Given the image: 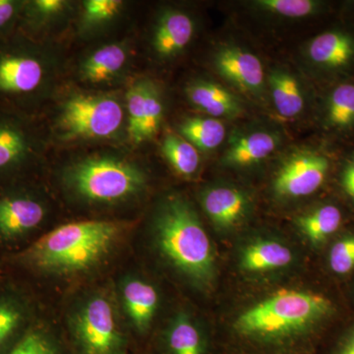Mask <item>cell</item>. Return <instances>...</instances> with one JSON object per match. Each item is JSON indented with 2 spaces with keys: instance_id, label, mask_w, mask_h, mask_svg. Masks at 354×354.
Returning a JSON list of instances; mask_svg holds the SVG:
<instances>
[{
  "instance_id": "17",
  "label": "cell",
  "mask_w": 354,
  "mask_h": 354,
  "mask_svg": "<svg viewBox=\"0 0 354 354\" xmlns=\"http://www.w3.org/2000/svg\"><path fill=\"white\" fill-rule=\"evenodd\" d=\"M185 93L195 108L216 120L237 118L243 113L239 97L220 84L195 80L188 84Z\"/></svg>"
},
{
  "instance_id": "3",
  "label": "cell",
  "mask_w": 354,
  "mask_h": 354,
  "mask_svg": "<svg viewBox=\"0 0 354 354\" xmlns=\"http://www.w3.org/2000/svg\"><path fill=\"white\" fill-rule=\"evenodd\" d=\"M158 252L181 276L207 288L216 276L213 245L192 205L179 194L165 197L153 221Z\"/></svg>"
},
{
  "instance_id": "28",
  "label": "cell",
  "mask_w": 354,
  "mask_h": 354,
  "mask_svg": "<svg viewBox=\"0 0 354 354\" xmlns=\"http://www.w3.org/2000/svg\"><path fill=\"white\" fill-rule=\"evenodd\" d=\"M148 79H140L132 84L128 88L127 95V106L128 114V134L133 143H141L142 122H143L144 106L147 90H148Z\"/></svg>"
},
{
  "instance_id": "32",
  "label": "cell",
  "mask_w": 354,
  "mask_h": 354,
  "mask_svg": "<svg viewBox=\"0 0 354 354\" xmlns=\"http://www.w3.org/2000/svg\"><path fill=\"white\" fill-rule=\"evenodd\" d=\"M330 267L339 274H348L354 269V235L337 241L330 252Z\"/></svg>"
},
{
  "instance_id": "33",
  "label": "cell",
  "mask_w": 354,
  "mask_h": 354,
  "mask_svg": "<svg viewBox=\"0 0 354 354\" xmlns=\"http://www.w3.org/2000/svg\"><path fill=\"white\" fill-rule=\"evenodd\" d=\"M25 4V0H0V41L16 34Z\"/></svg>"
},
{
  "instance_id": "22",
  "label": "cell",
  "mask_w": 354,
  "mask_h": 354,
  "mask_svg": "<svg viewBox=\"0 0 354 354\" xmlns=\"http://www.w3.org/2000/svg\"><path fill=\"white\" fill-rule=\"evenodd\" d=\"M292 260V252L288 247L277 241H261L244 249L241 265L245 271L265 272L285 268Z\"/></svg>"
},
{
  "instance_id": "26",
  "label": "cell",
  "mask_w": 354,
  "mask_h": 354,
  "mask_svg": "<svg viewBox=\"0 0 354 354\" xmlns=\"http://www.w3.org/2000/svg\"><path fill=\"white\" fill-rule=\"evenodd\" d=\"M162 152L172 169L183 176L196 174L200 167L198 150L187 140L174 133H167L162 142Z\"/></svg>"
},
{
  "instance_id": "30",
  "label": "cell",
  "mask_w": 354,
  "mask_h": 354,
  "mask_svg": "<svg viewBox=\"0 0 354 354\" xmlns=\"http://www.w3.org/2000/svg\"><path fill=\"white\" fill-rule=\"evenodd\" d=\"M164 116V104L160 88L153 81L149 82L147 90L143 122L141 129V143L151 140L157 134Z\"/></svg>"
},
{
  "instance_id": "1",
  "label": "cell",
  "mask_w": 354,
  "mask_h": 354,
  "mask_svg": "<svg viewBox=\"0 0 354 354\" xmlns=\"http://www.w3.org/2000/svg\"><path fill=\"white\" fill-rule=\"evenodd\" d=\"M129 227L124 221H83L60 225L17 252L4 264L36 277L78 278L113 257Z\"/></svg>"
},
{
  "instance_id": "11",
  "label": "cell",
  "mask_w": 354,
  "mask_h": 354,
  "mask_svg": "<svg viewBox=\"0 0 354 354\" xmlns=\"http://www.w3.org/2000/svg\"><path fill=\"white\" fill-rule=\"evenodd\" d=\"M0 279V354H7L36 322L31 298L16 283Z\"/></svg>"
},
{
  "instance_id": "2",
  "label": "cell",
  "mask_w": 354,
  "mask_h": 354,
  "mask_svg": "<svg viewBox=\"0 0 354 354\" xmlns=\"http://www.w3.org/2000/svg\"><path fill=\"white\" fill-rule=\"evenodd\" d=\"M330 310L332 302L322 295L281 290L239 316L234 332L258 354H298L304 335Z\"/></svg>"
},
{
  "instance_id": "6",
  "label": "cell",
  "mask_w": 354,
  "mask_h": 354,
  "mask_svg": "<svg viewBox=\"0 0 354 354\" xmlns=\"http://www.w3.org/2000/svg\"><path fill=\"white\" fill-rule=\"evenodd\" d=\"M30 39L16 32L0 41V109L22 115L46 80L44 58ZM23 116V115H22Z\"/></svg>"
},
{
  "instance_id": "13",
  "label": "cell",
  "mask_w": 354,
  "mask_h": 354,
  "mask_svg": "<svg viewBox=\"0 0 354 354\" xmlns=\"http://www.w3.org/2000/svg\"><path fill=\"white\" fill-rule=\"evenodd\" d=\"M120 297L133 335L137 339H145L157 313L160 302L158 290L145 279L130 276L121 281Z\"/></svg>"
},
{
  "instance_id": "35",
  "label": "cell",
  "mask_w": 354,
  "mask_h": 354,
  "mask_svg": "<svg viewBox=\"0 0 354 354\" xmlns=\"http://www.w3.org/2000/svg\"><path fill=\"white\" fill-rule=\"evenodd\" d=\"M333 354H354V330L337 342Z\"/></svg>"
},
{
  "instance_id": "34",
  "label": "cell",
  "mask_w": 354,
  "mask_h": 354,
  "mask_svg": "<svg viewBox=\"0 0 354 354\" xmlns=\"http://www.w3.org/2000/svg\"><path fill=\"white\" fill-rule=\"evenodd\" d=\"M342 183L346 194L354 201V157L349 160L348 165L344 169Z\"/></svg>"
},
{
  "instance_id": "16",
  "label": "cell",
  "mask_w": 354,
  "mask_h": 354,
  "mask_svg": "<svg viewBox=\"0 0 354 354\" xmlns=\"http://www.w3.org/2000/svg\"><path fill=\"white\" fill-rule=\"evenodd\" d=\"M201 204L216 227L227 230L245 218L250 202L243 191L230 186H215L202 193Z\"/></svg>"
},
{
  "instance_id": "15",
  "label": "cell",
  "mask_w": 354,
  "mask_h": 354,
  "mask_svg": "<svg viewBox=\"0 0 354 354\" xmlns=\"http://www.w3.org/2000/svg\"><path fill=\"white\" fill-rule=\"evenodd\" d=\"M194 32V20L189 14L167 9L158 16L153 28V50L164 59L176 57L189 46Z\"/></svg>"
},
{
  "instance_id": "25",
  "label": "cell",
  "mask_w": 354,
  "mask_h": 354,
  "mask_svg": "<svg viewBox=\"0 0 354 354\" xmlns=\"http://www.w3.org/2000/svg\"><path fill=\"white\" fill-rule=\"evenodd\" d=\"M178 130L181 137L205 152L215 150L225 138V125L213 118H186Z\"/></svg>"
},
{
  "instance_id": "31",
  "label": "cell",
  "mask_w": 354,
  "mask_h": 354,
  "mask_svg": "<svg viewBox=\"0 0 354 354\" xmlns=\"http://www.w3.org/2000/svg\"><path fill=\"white\" fill-rule=\"evenodd\" d=\"M123 2L120 0H87L83 2L82 26L93 29L109 23L120 13Z\"/></svg>"
},
{
  "instance_id": "23",
  "label": "cell",
  "mask_w": 354,
  "mask_h": 354,
  "mask_svg": "<svg viewBox=\"0 0 354 354\" xmlns=\"http://www.w3.org/2000/svg\"><path fill=\"white\" fill-rule=\"evenodd\" d=\"M7 354H72L66 339L50 326L36 321Z\"/></svg>"
},
{
  "instance_id": "21",
  "label": "cell",
  "mask_w": 354,
  "mask_h": 354,
  "mask_svg": "<svg viewBox=\"0 0 354 354\" xmlns=\"http://www.w3.org/2000/svg\"><path fill=\"white\" fill-rule=\"evenodd\" d=\"M272 102L279 115L295 118L304 109V95L297 77L285 69L272 70L269 75Z\"/></svg>"
},
{
  "instance_id": "12",
  "label": "cell",
  "mask_w": 354,
  "mask_h": 354,
  "mask_svg": "<svg viewBox=\"0 0 354 354\" xmlns=\"http://www.w3.org/2000/svg\"><path fill=\"white\" fill-rule=\"evenodd\" d=\"M214 66L223 79L241 92L253 95L264 92V68L260 58L251 51L235 44H223L214 55Z\"/></svg>"
},
{
  "instance_id": "19",
  "label": "cell",
  "mask_w": 354,
  "mask_h": 354,
  "mask_svg": "<svg viewBox=\"0 0 354 354\" xmlns=\"http://www.w3.org/2000/svg\"><path fill=\"white\" fill-rule=\"evenodd\" d=\"M307 53L310 60L318 66L342 68L354 60V39L346 32H323L310 41Z\"/></svg>"
},
{
  "instance_id": "18",
  "label": "cell",
  "mask_w": 354,
  "mask_h": 354,
  "mask_svg": "<svg viewBox=\"0 0 354 354\" xmlns=\"http://www.w3.org/2000/svg\"><path fill=\"white\" fill-rule=\"evenodd\" d=\"M279 137L276 133L258 130L239 133L232 137L223 153V165L243 167L262 162L278 149Z\"/></svg>"
},
{
  "instance_id": "27",
  "label": "cell",
  "mask_w": 354,
  "mask_h": 354,
  "mask_svg": "<svg viewBox=\"0 0 354 354\" xmlns=\"http://www.w3.org/2000/svg\"><path fill=\"white\" fill-rule=\"evenodd\" d=\"M328 120L337 128L354 124V85L342 84L333 91L328 104Z\"/></svg>"
},
{
  "instance_id": "9",
  "label": "cell",
  "mask_w": 354,
  "mask_h": 354,
  "mask_svg": "<svg viewBox=\"0 0 354 354\" xmlns=\"http://www.w3.org/2000/svg\"><path fill=\"white\" fill-rule=\"evenodd\" d=\"M35 138L24 116L0 109V187L24 178L36 158Z\"/></svg>"
},
{
  "instance_id": "24",
  "label": "cell",
  "mask_w": 354,
  "mask_h": 354,
  "mask_svg": "<svg viewBox=\"0 0 354 354\" xmlns=\"http://www.w3.org/2000/svg\"><path fill=\"white\" fill-rule=\"evenodd\" d=\"M342 212L333 205H324L298 216L297 225L302 234L313 244H320L341 227Z\"/></svg>"
},
{
  "instance_id": "36",
  "label": "cell",
  "mask_w": 354,
  "mask_h": 354,
  "mask_svg": "<svg viewBox=\"0 0 354 354\" xmlns=\"http://www.w3.org/2000/svg\"><path fill=\"white\" fill-rule=\"evenodd\" d=\"M131 354H136V353H135V349L134 351H132V353ZM143 354H147L146 353H144Z\"/></svg>"
},
{
  "instance_id": "20",
  "label": "cell",
  "mask_w": 354,
  "mask_h": 354,
  "mask_svg": "<svg viewBox=\"0 0 354 354\" xmlns=\"http://www.w3.org/2000/svg\"><path fill=\"white\" fill-rule=\"evenodd\" d=\"M127 59L128 51L124 44H106L86 58L81 65V75L88 82H106L120 73Z\"/></svg>"
},
{
  "instance_id": "5",
  "label": "cell",
  "mask_w": 354,
  "mask_h": 354,
  "mask_svg": "<svg viewBox=\"0 0 354 354\" xmlns=\"http://www.w3.org/2000/svg\"><path fill=\"white\" fill-rule=\"evenodd\" d=\"M65 339L72 354H131V335L120 321L113 298L95 291L70 311Z\"/></svg>"
},
{
  "instance_id": "10",
  "label": "cell",
  "mask_w": 354,
  "mask_h": 354,
  "mask_svg": "<svg viewBox=\"0 0 354 354\" xmlns=\"http://www.w3.org/2000/svg\"><path fill=\"white\" fill-rule=\"evenodd\" d=\"M329 160L313 151H299L286 158L274 176L272 188L283 198L309 196L322 186Z\"/></svg>"
},
{
  "instance_id": "14",
  "label": "cell",
  "mask_w": 354,
  "mask_h": 354,
  "mask_svg": "<svg viewBox=\"0 0 354 354\" xmlns=\"http://www.w3.org/2000/svg\"><path fill=\"white\" fill-rule=\"evenodd\" d=\"M147 354H214L208 335L189 315L179 313L153 342Z\"/></svg>"
},
{
  "instance_id": "8",
  "label": "cell",
  "mask_w": 354,
  "mask_h": 354,
  "mask_svg": "<svg viewBox=\"0 0 354 354\" xmlns=\"http://www.w3.org/2000/svg\"><path fill=\"white\" fill-rule=\"evenodd\" d=\"M48 215L46 203L24 183L0 187V246L4 256L16 247L28 245V239L43 225Z\"/></svg>"
},
{
  "instance_id": "4",
  "label": "cell",
  "mask_w": 354,
  "mask_h": 354,
  "mask_svg": "<svg viewBox=\"0 0 354 354\" xmlns=\"http://www.w3.org/2000/svg\"><path fill=\"white\" fill-rule=\"evenodd\" d=\"M67 189L84 202L118 204L138 197L147 187V176L134 162L111 156L78 160L65 169Z\"/></svg>"
},
{
  "instance_id": "7",
  "label": "cell",
  "mask_w": 354,
  "mask_h": 354,
  "mask_svg": "<svg viewBox=\"0 0 354 354\" xmlns=\"http://www.w3.org/2000/svg\"><path fill=\"white\" fill-rule=\"evenodd\" d=\"M123 109L116 97L74 95L62 106L58 128L65 140L104 139L120 131Z\"/></svg>"
},
{
  "instance_id": "29",
  "label": "cell",
  "mask_w": 354,
  "mask_h": 354,
  "mask_svg": "<svg viewBox=\"0 0 354 354\" xmlns=\"http://www.w3.org/2000/svg\"><path fill=\"white\" fill-rule=\"evenodd\" d=\"M253 4L261 11L288 19H300L314 15L321 7L319 2L313 0H259Z\"/></svg>"
}]
</instances>
